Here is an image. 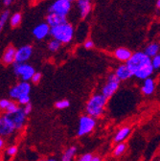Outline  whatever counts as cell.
<instances>
[{"label":"cell","mask_w":160,"mask_h":161,"mask_svg":"<svg viewBox=\"0 0 160 161\" xmlns=\"http://www.w3.org/2000/svg\"><path fill=\"white\" fill-rule=\"evenodd\" d=\"M12 115V118L14 122V125H15V128H16V130H21L24 125H25V122H26V117L27 115L24 113L23 109L20 108L17 112L14 113V114H11Z\"/></svg>","instance_id":"9a60e30c"},{"label":"cell","mask_w":160,"mask_h":161,"mask_svg":"<svg viewBox=\"0 0 160 161\" xmlns=\"http://www.w3.org/2000/svg\"><path fill=\"white\" fill-rule=\"evenodd\" d=\"M11 103H12V101L9 99H1L0 100V108L2 110H6Z\"/></svg>","instance_id":"1f68e13d"},{"label":"cell","mask_w":160,"mask_h":161,"mask_svg":"<svg viewBox=\"0 0 160 161\" xmlns=\"http://www.w3.org/2000/svg\"><path fill=\"white\" fill-rule=\"evenodd\" d=\"M9 19H10V12L8 10H5L1 14V15H0V29L2 30L4 28V25Z\"/></svg>","instance_id":"d4e9b609"},{"label":"cell","mask_w":160,"mask_h":161,"mask_svg":"<svg viewBox=\"0 0 160 161\" xmlns=\"http://www.w3.org/2000/svg\"><path fill=\"white\" fill-rule=\"evenodd\" d=\"M77 153V147L76 146H71L69 148H67L64 153L62 155L61 161H73L75 155Z\"/></svg>","instance_id":"44dd1931"},{"label":"cell","mask_w":160,"mask_h":161,"mask_svg":"<svg viewBox=\"0 0 160 161\" xmlns=\"http://www.w3.org/2000/svg\"><path fill=\"white\" fill-rule=\"evenodd\" d=\"M50 33H51V27L46 22L38 24L33 29V36L37 40L44 39L47 36L50 35Z\"/></svg>","instance_id":"8fae6325"},{"label":"cell","mask_w":160,"mask_h":161,"mask_svg":"<svg viewBox=\"0 0 160 161\" xmlns=\"http://www.w3.org/2000/svg\"><path fill=\"white\" fill-rule=\"evenodd\" d=\"M45 20H46V23L51 28L59 26V25L67 22L66 16H63V15H59V14H54V13H49L47 14Z\"/></svg>","instance_id":"7c38bea8"},{"label":"cell","mask_w":160,"mask_h":161,"mask_svg":"<svg viewBox=\"0 0 160 161\" xmlns=\"http://www.w3.org/2000/svg\"><path fill=\"white\" fill-rule=\"evenodd\" d=\"M14 130H16V128L12 115L8 113L3 114V116L0 118V134L1 136H9L14 133Z\"/></svg>","instance_id":"52a82bcc"},{"label":"cell","mask_w":160,"mask_h":161,"mask_svg":"<svg viewBox=\"0 0 160 161\" xmlns=\"http://www.w3.org/2000/svg\"><path fill=\"white\" fill-rule=\"evenodd\" d=\"M55 107L58 109H65L70 107V102H69V100H66V99L59 100L58 102H56Z\"/></svg>","instance_id":"484cf974"},{"label":"cell","mask_w":160,"mask_h":161,"mask_svg":"<svg viewBox=\"0 0 160 161\" xmlns=\"http://www.w3.org/2000/svg\"><path fill=\"white\" fill-rule=\"evenodd\" d=\"M45 161H58V159H56V158H53V157H50V158H47Z\"/></svg>","instance_id":"f35d334b"},{"label":"cell","mask_w":160,"mask_h":161,"mask_svg":"<svg viewBox=\"0 0 160 161\" xmlns=\"http://www.w3.org/2000/svg\"><path fill=\"white\" fill-rule=\"evenodd\" d=\"M21 20H22L21 14L15 13L13 15H11V17H10V24L12 27H16L21 23Z\"/></svg>","instance_id":"603a6c76"},{"label":"cell","mask_w":160,"mask_h":161,"mask_svg":"<svg viewBox=\"0 0 160 161\" xmlns=\"http://www.w3.org/2000/svg\"><path fill=\"white\" fill-rule=\"evenodd\" d=\"M62 42H58V39L56 38H52L49 43H48V49L51 51V52H57L59 48H61L62 46Z\"/></svg>","instance_id":"cb8c5ba5"},{"label":"cell","mask_w":160,"mask_h":161,"mask_svg":"<svg viewBox=\"0 0 160 161\" xmlns=\"http://www.w3.org/2000/svg\"><path fill=\"white\" fill-rule=\"evenodd\" d=\"M30 100H31L30 95H24V96L20 97V98H19V99L17 100V103H18L19 105L25 106V105H27V104L30 103Z\"/></svg>","instance_id":"f546056e"},{"label":"cell","mask_w":160,"mask_h":161,"mask_svg":"<svg viewBox=\"0 0 160 161\" xmlns=\"http://www.w3.org/2000/svg\"><path fill=\"white\" fill-rule=\"evenodd\" d=\"M84 46H85L86 49H92V48L94 47V42H93V40H91V39L86 40L85 43H84Z\"/></svg>","instance_id":"e575fe53"},{"label":"cell","mask_w":160,"mask_h":161,"mask_svg":"<svg viewBox=\"0 0 160 161\" xmlns=\"http://www.w3.org/2000/svg\"><path fill=\"white\" fill-rule=\"evenodd\" d=\"M33 54V48L30 45H24L21 46L20 48H18L16 51V58L15 63H20L24 64L30 59Z\"/></svg>","instance_id":"30bf717a"},{"label":"cell","mask_w":160,"mask_h":161,"mask_svg":"<svg viewBox=\"0 0 160 161\" xmlns=\"http://www.w3.org/2000/svg\"><path fill=\"white\" fill-rule=\"evenodd\" d=\"M144 52L150 58H153L154 56H156L160 53V44H158L157 42H152L146 46Z\"/></svg>","instance_id":"ffe728a7"},{"label":"cell","mask_w":160,"mask_h":161,"mask_svg":"<svg viewBox=\"0 0 160 161\" xmlns=\"http://www.w3.org/2000/svg\"><path fill=\"white\" fill-rule=\"evenodd\" d=\"M120 80L117 76L115 75V73H112L110 74L108 77V80L107 83L104 85V86L102 87V90H101V93L108 99H109L110 97H112L115 92L118 90L119 86H120Z\"/></svg>","instance_id":"8992f818"},{"label":"cell","mask_w":160,"mask_h":161,"mask_svg":"<svg viewBox=\"0 0 160 161\" xmlns=\"http://www.w3.org/2000/svg\"><path fill=\"white\" fill-rule=\"evenodd\" d=\"M133 77L139 80H146L151 78L153 73V66L152 64V58H150L145 52H135L131 58L126 63Z\"/></svg>","instance_id":"6da1fadb"},{"label":"cell","mask_w":160,"mask_h":161,"mask_svg":"<svg viewBox=\"0 0 160 161\" xmlns=\"http://www.w3.org/2000/svg\"><path fill=\"white\" fill-rule=\"evenodd\" d=\"M130 132H131V129L130 127H123V128H121L114 135V138H113L114 143L119 144V143L124 142V141L129 137Z\"/></svg>","instance_id":"ac0fdd59"},{"label":"cell","mask_w":160,"mask_h":161,"mask_svg":"<svg viewBox=\"0 0 160 161\" xmlns=\"http://www.w3.org/2000/svg\"><path fill=\"white\" fill-rule=\"evenodd\" d=\"M92 0H77V5L79 8L80 15L82 18H86L91 11Z\"/></svg>","instance_id":"2e32d148"},{"label":"cell","mask_w":160,"mask_h":161,"mask_svg":"<svg viewBox=\"0 0 160 161\" xmlns=\"http://www.w3.org/2000/svg\"><path fill=\"white\" fill-rule=\"evenodd\" d=\"M4 145H5L4 138H3V137H1V138H0V148L3 149V148H4Z\"/></svg>","instance_id":"74e56055"},{"label":"cell","mask_w":160,"mask_h":161,"mask_svg":"<svg viewBox=\"0 0 160 161\" xmlns=\"http://www.w3.org/2000/svg\"><path fill=\"white\" fill-rule=\"evenodd\" d=\"M22 109H23V111H24V113H25L26 115H29V114L32 112L33 107H32L31 103H29V104L25 105V106H24V108H22Z\"/></svg>","instance_id":"836d02e7"},{"label":"cell","mask_w":160,"mask_h":161,"mask_svg":"<svg viewBox=\"0 0 160 161\" xmlns=\"http://www.w3.org/2000/svg\"><path fill=\"white\" fill-rule=\"evenodd\" d=\"M38 161H45V160H38Z\"/></svg>","instance_id":"b9f144b4"},{"label":"cell","mask_w":160,"mask_h":161,"mask_svg":"<svg viewBox=\"0 0 160 161\" xmlns=\"http://www.w3.org/2000/svg\"><path fill=\"white\" fill-rule=\"evenodd\" d=\"M108 103V98H106L102 93H96L92 95L87 101L86 106V114L93 118L101 117L105 112V108Z\"/></svg>","instance_id":"7a4b0ae2"},{"label":"cell","mask_w":160,"mask_h":161,"mask_svg":"<svg viewBox=\"0 0 160 161\" xmlns=\"http://www.w3.org/2000/svg\"><path fill=\"white\" fill-rule=\"evenodd\" d=\"M152 64L154 69H159L160 68V54L154 56L152 58Z\"/></svg>","instance_id":"f1b7e54d"},{"label":"cell","mask_w":160,"mask_h":161,"mask_svg":"<svg viewBox=\"0 0 160 161\" xmlns=\"http://www.w3.org/2000/svg\"><path fill=\"white\" fill-rule=\"evenodd\" d=\"M156 7L158 9H160V0H157V1H156Z\"/></svg>","instance_id":"ab89813d"},{"label":"cell","mask_w":160,"mask_h":161,"mask_svg":"<svg viewBox=\"0 0 160 161\" xmlns=\"http://www.w3.org/2000/svg\"><path fill=\"white\" fill-rule=\"evenodd\" d=\"M19 109H20V108H19L18 104H16L15 102H13V101H12V103L10 104V106L7 108V109L5 111L8 114H14V113L17 112Z\"/></svg>","instance_id":"4316f807"},{"label":"cell","mask_w":160,"mask_h":161,"mask_svg":"<svg viewBox=\"0 0 160 161\" xmlns=\"http://www.w3.org/2000/svg\"><path fill=\"white\" fill-rule=\"evenodd\" d=\"M71 11V2L69 0H55L49 7V13H54L66 16Z\"/></svg>","instance_id":"ba28073f"},{"label":"cell","mask_w":160,"mask_h":161,"mask_svg":"<svg viewBox=\"0 0 160 161\" xmlns=\"http://www.w3.org/2000/svg\"><path fill=\"white\" fill-rule=\"evenodd\" d=\"M93 154L92 153H84V154H82L81 156H80L78 159H77V161H91L92 160V158H93Z\"/></svg>","instance_id":"4dcf8cb0"},{"label":"cell","mask_w":160,"mask_h":161,"mask_svg":"<svg viewBox=\"0 0 160 161\" xmlns=\"http://www.w3.org/2000/svg\"><path fill=\"white\" fill-rule=\"evenodd\" d=\"M13 2H14V0H3V4H4L6 7L10 6Z\"/></svg>","instance_id":"d590c367"},{"label":"cell","mask_w":160,"mask_h":161,"mask_svg":"<svg viewBox=\"0 0 160 161\" xmlns=\"http://www.w3.org/2000/svg\"><path fill=\"white\" fill-rule=\"evenodd\" d=\"M14 72L17 77L20 78L23 82H29V80H31L33 76L36 73L35 68L26 63H24V64L14 63Z\"/></svg>","instance_id":"5b68a950"},{"label":"cell","mask_w":160,"mask_h":161,"mask_svg":"<svg viewBox=\"0 0 160 161\" xmlns=\"http://www.w3.org/2000/svg\"><path fill=\"white\" fill-rule=\"evenodd\" d=\"M69 1H70V2H72V1H74V0H69Z\"/></svg>","instance_id":"60d3db41"},{"label":"cell","mask_w":160,"mask_h":161,"mask_svg":"<svg viewBox=\"0 0 160 161\" xmlns=\"http://www.w3.org/2000/svg\"><path fill=\"white\" fill-rule=\"evenodd\" d=\"M31 92V85L28 82H20L17 85L14 86L10 91H9V95L11 97V99L13 100H18L20 97L24 96V95H30Z\"/></svg>","instance_id":"9c48e42d"},{"label":"cell","mask_w":160,"mask_h":161,"mask_svg":"<svg viewBox=\"0 0 160 161\" xmlns=\"http://www.w3.org/2000/svg\"><path fill=\"white\" fill-rule=\"evenodd\" d=\"M16 51L14 46H8L3 53L2 56V62L5 64H14L15 63V58H16Z\"/></svg>","instance_id":"4fadbf2b"},{"label":"cell","mask_w":160,"mask_h":161,"mask_svg":"<svg viewBox=\"0 0 160 161\" xmlns=\"http://www.w3.org/2000/svg\"><path fill=\"white\" fill-rule=\"evenodd\" d=\"M41 78H42V75H41V73H39V72H36V73H35V75L33 76L32 80H31V82H32L33 84H35V85H37L39 82H41Z\"/></svg>","instance_id":"d6a6232c"},{"label":"cell","mask_w":160,"mask_h":161,"mask_svg":"<svg viewBox=\"0 0 160 161\" xmlns=\"http://www.w3.org/2000/svg\"><path fill=\"white\" fill-rule=\"evenodd\" d=\"M132 54L133 53H131L130 49L125 47H120L114 51V57L118 60H120V62H126V63L131 58Z\"/></svg>","instance_id":"e0dca14e"},{"label":"cell","mask_w":160,"mask_h":161,"mask_svg":"<svg viewBox=\"0 0 160 161\" xmlns=\"http://www.w3.org/2000/svg\"><path fill=\"white\" fill-rule=\"evenodd\" d=\"M155 90V82L154 80L152 78H148L146 80H144V83L142 85L141 87V91L144 95L146 96H150L152 95Z\"/></svg>","instance_id":"d6986e66"},{"label":"cell","mask_w":160,"mask_h":161,"mask_svg":"<svg viewBox=\"0 0 160 161\" xmlns=\"http://www.w3.org/2000/svg\"><path fill=\"white\" fill-rule=\"evenodd\" d=\"M96 127V119L91 117L90 115H83L79 120L78 125V130L77 135L78 136H86L89 133H91Z\"/></svg>","instance_id":"277c9868"},{"label":"cell","mask_w":160,"mask_h":161,"mask_svg":"<svg viewBox=\"0 0 160 161\" xmlns=\"http://www.w3.org/2000/svg\"><path fill=\"white\" fill-rule=\"evenodd\" d=\"M74 32L75 31H74L73 26L70 23L66 22V23H63L62 25H59V26L51 28L50 36L53 38L58 39V42H61L62 43L67 44L73 39Z\"/></svg>","instance_id":"3957f363"},{"label":"cell","mask_w":160,"mask_h":161,"mask_svg":"<svg viewBox=\"0 0 160 161\" xmlns=\"http://www.w3.org/2000/svg\"><path fill=\"white\" fill-rule=\"evenodd\" d=\"M91 161H103V160H102V158L100 157L99 155H94Z\"/></svg>","instance_id":"8d00e7d4"},{"label":"cell","mask_w":160,"mask_h":161,"mask_svg":"<svg viewBox=\"0 0 160 161\" xmlns=\"http://www.w3.org/2000/svg\"><path fill=\"white\" fill-rule=\"evenodd\" d=\"M115 75L117 76V78L120 80H127L129 79H130L131 77H133L132 72L130 71V69L129 68V66L126 64H121L119 65L116 70H115Z\"/></svg>","instance_id":"5bb4252c"},{"label":"cell","mask_w":160,"mask_h":161,"mask_svg":"<svg viewBox=\"0 0 160 161\" xmlns=\"http://www.w3.org/2000/svg\"><path fill=\"white\" fill-rule=\"evenodd\" d=\"M17 151H18V149L15 145L10 146L6 149V154L8 156H14L17 153Z\"/></svg>","instance_id":"83f0119b"},{"label":"cell","mask_w":160,"mask_h":161,"mask_svg":"<svg viewBox=\"0 0 160 161\" xmlns=\"http://www.w3.org/2000/svg\"><path fill=\"white\" fill-rule=\"evenodd\" d=\"M127 150V145L126 143L122 142V143H119L115 146L114 150H113V156L115 157H119L124 154V153Z\"/></svg>","instance_id":"7402d4cb"}]
</instances>
